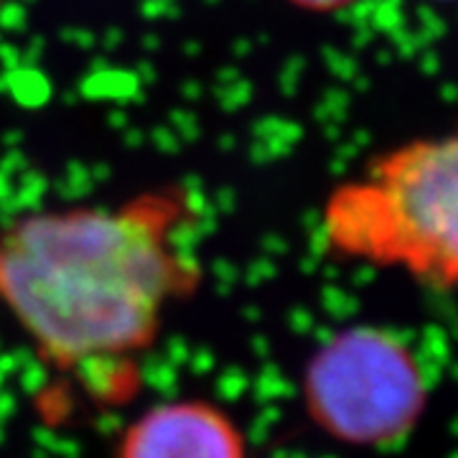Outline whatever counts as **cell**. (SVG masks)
Masks as SVG:
<instances>
[{
    "mask_svg": "<svg viewBox=\"0 0 458 458\" xmlns=\"http://www.w3.org/2000/svg\"><path fill=\"white\" fill-rule=\"evenodd\" d=\"M324 234L352 260L458 291V131L377 158L364 179L328 199Z\"/></svg>",
    "mask_w": 458,
    "mask_h": 458,
    "instance_id": "2",
    "label": "cell"
},
{
    "mask_svg": "<svg viewBox=\"0 0 458 458\" xmlns=\"http://www.w3.org/2000/svg\"><path fill=\"white\" fill-rule=\"evenodd\" d=\"M117 458H247L245 438L219 408L201 400L156 405L132 423Z\"/></svg>",
    "mask_w": 458,
    "mask_h": 458,
    "instance_id": "4",
    "label": "cell"
},
{
    "mask_svg": "<svg viewBox=\"0 0 458 458\" xmlns=\"http://www.w3.org/2000/svg\"><path fill=\"white\" fill-rule=\"evenodd\" d=\"M295 8L311 11V13H334V11H344L349 5H354L357 0H288Z\"/></svg>",
    "mask_w": 458,
    "mask_h": 458,
    "instance_id": "5",
    "label": "cell"
},
{
    "mask_svg": "<svg viewBox=\"0 0 458 458\" xmlns=\"http://www.w3.org/2000/svg\"><path fill=\"white\" fill-rule=\"evenodd\" d=\"M306 408L331 438L387 445L408 436L426 405L420 367L397 336L349 328L331 336L309 361Z\"/></svg>",
    "mask_w": 458,
    "mask_h": 458,
    "instance_id": "3",
    "label": "cell"
},
{
    "mask_svg": "<svg viewBox=\"0 0 458 458\" xmlns=\"http://www.w3.org/2000/svg\"><path fill=\"white\" fill-rule=\"evenodd\" d=\"M186 280L143 204L29 214L0 234V303L59 367L146 349Z\"/></svg>",
    "mask_w": 458,
    "mask_h": 458,
    "instance_id": "1",
    "label": "cell"
},
{
    "mask_svg": "<svg viewBox=\"0 0 458 458\" xmlns=\"http://www.w3.org/2000/svg\"><path fill=\"white\" fill-rule=\"evenodd\" d=\"M8 3H11V0H0V8H3V5H8Z\"/></svg>",
    "mask_w": 458,
    "mask_h": 458,
    "instance_id": "6",
    "label": "cell"
}]
</instances>
